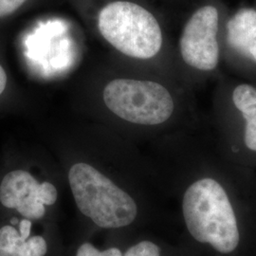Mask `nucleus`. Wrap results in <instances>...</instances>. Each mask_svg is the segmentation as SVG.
Wrapping results in <instances>:
<instances>
[{
	"mask_svg": "<svg viewBox=\"0 0 256 256\" xmlns=\"http://www.w3.org/2000/svg\"><path fill=\"white\" fill-rule=\"evenodd\" d=\"M102 98L111 112L137 124H160L174 112L170 92L160 84L152 81L113 80L104 88Z\"/></svg>",
	"mask_w": 256,
	"mask_h": 256,
	"instance_id": "nucleus-4",
	"label": "nucleus"
},
{
	"mask_svg": "<svg viewBox=\"0 0 256 256\" xmlns=\"http://www.w3.org/2000/svg\"><path fill=\"white\" fill-rule=\"evenodd\" d=\"M32 229V222L28 220H23L19 223V234L24 238H30Z\"/></svg>",
	"mask_w": 256,
	"mask_h": 256,
	"instance_id": "nucleus-13",
	"label": "nucleus"
},
{
	"mask_svg": "<svg viewBox=\"0 0 256 256\" xmlns=\"http://www.w3.org/2000/svg\"><path fill=\"white\" fill-rule=\"evenodd\" d=\"M232 101L246 120L245 144L256 152V88L243 84L232 92Z\"/></svg>",
	"mask_w": 256,
	"mask_h": 256,
	"instance_id": "nucleus-9",
	"label": "nucleus"
},
{
	"mask_svg": "<svg viewBox=\"0 0 256 256\" xmlns=\"http://www.w3.org/2000/svg\"><path fill=\"white\" fill-rule=\"evenodd\" d=\"M183 216L192 238L208 243L221 254L234 252L239 243L238 221L223 187L212 178H202L187 189Z\"/></svg>",
	"mask_w": 256,
	"mask_h": 256,
	"instance_id": "nucleus-1",
	"label": "nucleus"
},
{
	"mask_svg": "<svg viewBox=\"0 0 256 256\" xmlns=\"http://www.w3.org/2000/svg\"><path fill=\"white\" fill-rule=\"evenodd\" d=\"M26 1L27 0H0V18L12 14Z\"/></svg>",
	"mask_w": 256,
	"mask_h": 256,
	"instance_id": "nucleus-12",
	"label": "nucleus"
},
{
	"mask_svg": "<svg viewBox=\"0 0 256 256\" xmlns=\"http://www.w3.org/2000/svg\"><path fill=\"white\" fill-rule=\"evenodd\" d=\"M7 84V74L5 72L4 68L0 66V95L4 92Z\"/></svg>",
	"mask_w": 256,
	"mask_h": 256,
	"instance_id": "nucleus-14",
	"label": "nucleus"
},
{
	"mask_svg": "<svg viewBox=\"0 0 256 256\" xmlns=\"http://www.w3.org/2000/svg\"><path fill=\"white\" fill-rule=\"evenodd\" d=\"M68 182L78 209L99 227L128 226L137 216L136 202L92 165L74 164Z\"/></svg>",
	"mask_w": 256,
	"mask_h": 256,
	"instance_id": "nucleus-2",
	"label": "nucleus"
},
{
	"mask_svg": "<svg viewBox=\"0 0 256 256\" xmlns=\"http://www.w3.org/2000/svg\"><path fill=\"white\" fill-rule=\"evenodd\" d=\"M10 223H12V226H14V225L18 224L19 221L18 220H16V218H12V220H10Z\"/></svg>",
	"mask_w": 256,
	"mask_h": 256,
	"instance_id": "nucleus-15",
	"label": "nucleus"
},
{
	"mask_svg": "<svg viewBox=\"0 0 256 256\" xmlns=\"http://www.w3.org/2000/svg\"><path fill=\"white\" fill-rule=\"evenodd\" d=\"M76 256H122V254L117 248H110L100 252L90 243H84L78 248Z\"/></svg>",
	"mask_w": 256,
	"mask_h": 256,
	"instance_id": "nucleus-11",
	"label": "nucleus"
},
{
	"mask_svg": "<svg viewBox=\"0 0 256 256\" xmlns=\"http://www.w3.org/2000/svg\"><path fill=\"white\" fill-rule=\"evenodd\" d=\"M160 250L153 242L142 241L130 248L124 256H160Z\"/></svg>",
	"mask_w": 256,
	"mask_h": 256,
	"instance_id": "nucleus-10",
	"label": "nucleus"
},
{
	"mask_svg": "<svg viewBox=\"0 0 256 256\" xmlns=\"http://www.w3.org/2000/svg\"><path fill=\"white\" fill-rule=\"evenodd\" d=\"M218 30V12L214 6H204L192 14L180 41V54L186 64L204 72L216 68L220 59Z\"/></svg>",
	"mask_w": 256,
	"mask_h": 256,
	"instance_id": "nucleus-5",
	"label": "nucleus"
},
{
	"mask_svg": "<svg viewBox=\"0 0 256 256\" xmlns=\"http://www.w3.org/2000/svg\"><path fill=\"white\" fill-rule=\"evenodd\" d=\"M46 252V240L40 236L26 239L12 226L0 229V256H44Z\"/></svg>",
	"mask_w": 256,
	"mask_h": 256,
	"instance_id": "nucleus-8",
	"label": "nucleus"
},
{
	"mask_svg": "<svg viewBox=\"0 0 256 256\" xmlns=\"http://www.w3.org/2000/svg\"><path fill=\"white\" fill-rule=\"evenodd\" d=\"M230 46L256 62V10L242 9L230 19L227 25Z\"/></svg>",
	"mask_w": 256,
	"mask_h": 256,
	"instance_id": "nucleus-7",
	"label": "nucleus"
},
{
	"mask_svg": "<svg viewBox=\"0 0 256 256\" xmlns=\"http://www.w3.org/2000/svg\"><path fill=\"white\" fill-rule=\"evenodd\" d=\"M57 200L54 185L39 183L24 170H14L4 176L0 184V202L9 209H16L26 218L44 216V205H54Z\"/></svg>",
	"mask_w": 256,
	"mask_h": 256,
	"instance_id": "nucleus-6",
	"label": "nucleus"
},
{
	"mask_svg": "<svg viewBox=\"0 0 256 256\" xmlns=\"http://www.w3.org/2000/svg\"><path fill=\"white\" fill-rule=\"evenodd\" d=\"M98 28L112 46L133 58H152L162 46V30L155 16L136 3H110L100 12Z\"/></svg>",
	"mask_w": 256,
	"mask_h": 256,
	"instance_id": "nucleus-3",
	"label": "nucleus"
}]
</instances>
